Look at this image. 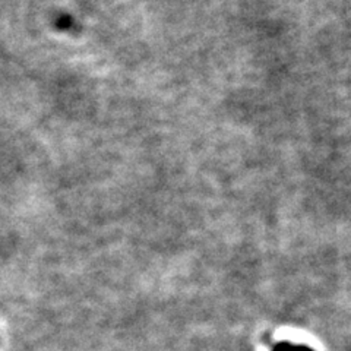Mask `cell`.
Here are the masks:
<instances>
[{
  "instance_id": "cell-1",
  "label": "cell",
  "mask_w": 351,
  "mask_h": 351,
  "mask_svg": "<svg viewBox=\"0 0 351 351\" xmlns=\"http://www.w3.org/2000/svg\"><path fill=\"white\" fill-rule=\"evenodd\" d=\"M274 351H313L309 347H303V346H291L289 343H281L276 347Z\"/></svg>"
}]
</instances>
